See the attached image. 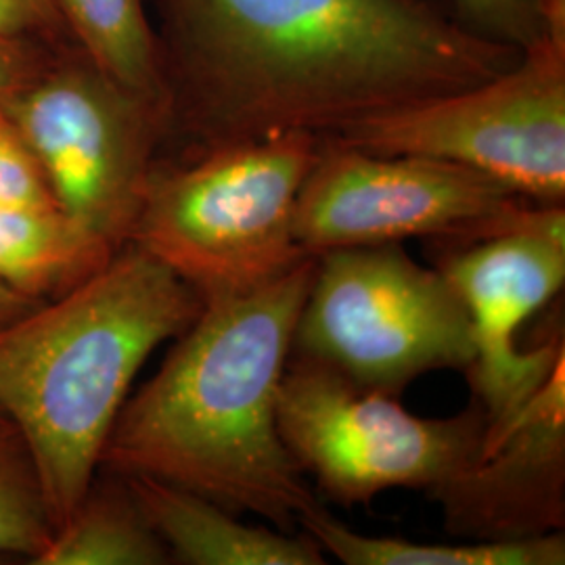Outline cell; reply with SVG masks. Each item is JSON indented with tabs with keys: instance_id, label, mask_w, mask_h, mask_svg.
I'll list each match as a JSON object with an SVG mask.
<instances>
[{
	"instance_id": "6da1fadb",
	"label": "cell",
	"mask_w": 565,
	"mask_h": 565,
	"mask_svg": "<svg viewBox=\"0 0 565 565\" xmlns=\"http://www.w3.org/2000/svg\"><path fill=\"white\" fill-rule=\"evenodd\" d=\"M166 135L189 158L478 86L522 51L422 0H160Z\"/></svg>"
},
{
	"instance_id": "7a4b0ae2",
	"label": "cell",
	"mask_w": 565,
	"mask_h": 565,
	"mask_svg": "<svg viewBox=\"0 0 565 565\" xmlns=\"http://www.w3.org/2000/svg\"><path fill=\"white\" fill-rule=\"evenodd\" d=\"M315 264L308 256L254 291L203 302L160 371L121 406L102 465L294 532L319 501L282 443L277 398Z\"/></svg>"
},
{
	"instance_id": "3957f363",
	"label": "cell",
	"mask_w": 565,
	"mask_h": 565,
	"mask_svg": "<svg viewBox=\"0 0 565 565\" xmlns=\"http://www.w3.org/2000/svg\"><path fill=\"white\" fill-rule=\"evenodd\" d=\"M202 308L189 282L128 243L81 285L0 327V411L30 450L55 530L90 490L142 364Z\"/></svg>"
},
{
	"instance_id": "277c9868",
	"label": "cell",
	"mask_w": 565,
	"mask_h": 565,
	"mask_svg": "<svg viewBox=\"0 0 565 565\" xmlns=\"http://www.w3.org/2000/svg\"><path fill=\"white\" fill-rule=\"evenodd\" d=\"M321 145L317 135L287 132L153 170L128 243L174 270L202 302L279 279L310 256L294 235V210Z\"/></svg>"
},
{
	"instance_id": "5b68a950",
	"label": "cell",
	"mask_w": 565,
	"mask_h": 565,
	"mask_svg": "<svg viewBox=\"0 0 565 565\" xmlns=\"http://www.w3.org/2000/svg\"><path fill=\"white\" fill-rule=\"evenodd\" d=\"M291 356L396 396L425 373L467 371L476 348L445 273L415 263L401 243H384L317 256Z\"/></svg>"
},
{
	"instance_id": "8992f818",
	"label": "cell",
	"mask_w": 565,
	"mask_h": 565,
	"mask_svg": "<svg viewBox=\"0 0 565 565\" xmlns=\"http://www.w3.org/2000/svg\"><path fill=\"white\" fill-rule=\"evenodd\" d=\"M53 202L116 252L132 233L166 135V105L114 81L84 53L39 67L0 99Z\"/></svg>"
},
{
	"instance_id": "52a82bcc",
	"label": "cell",
	"mask_w": 565,
	"mask_h": 565,
	"mask_svg": "<svg viewBox=\"0 0 565 565\" xmlns=\"http://www.w3.org/2000/svg\"><path fill=\"white\" fill-rule=\"evenodd\" d=\"M329 141L461 163L536 203L565 202V28L492 81L345 126Z\"/></svg>"
},
{
	"instance_id": "ba28073f",
	"label": "cell",
	"mask_w": 565,
	"mask_h": 565,
	"mask_svg": "<svg viewBox=\"0 0 565 565\" xmlns=\"http://www.w3.org/2000/svg\"><path fill=\"white\" fill-rule=\"evenodd\" d=\"M277 425L303 473L350 509L394 488L429 494L445 484L480 455L486 415L473 401L455 417H417L394 394L352 384L319 364L289 361Z\"/></svg>"
},
{
	"instance_id": "9c48e42d",
	"label": "cell",
	"mask_w": 565,
	"mask_h": 565,
	"mask_svg": "<svg viewBox=\"0 0 565 565\" xmlns=\"http://www.w3.org/2000/svg\"><path fill=\"white\" fill-rule=\"evenodd\" d=\"M532 203L461 163L323 139L296 200L294 235L310 256L413 237L484 242L511 228Z\"/></svg>"
},
{
	"instance_id": "30bf717a",
	"label": "cell",
	"mask_w": 565,
	"mask_h": 565,
	"mask_svg": "<svg viewBox=\"0 0 565 565\" xmlns=\"http://www.w3.org/2000/svg\"><path fill=\"white\" fill-rule=\"evenodd\" d=\"M438 268L471 321L476 356L465 373L484 411V448L565 356L564 335L536 350L515 345L522 324L564 289V203H532L511 228L467 243Z\"/></svg>"
},
{
	"instance_id": "8fae6325",
	"label": "cell",
	"mask_w": 565,
	"mask_h": 565,
	"mask_svg": "<svg viewBox=\"0 0 565 565\" xmlns=\"http://www.w3.org/2000/svg\"><path fill=\"white\" fill-rule=\"evenodd\" d=\"M450 536L520 541L565 527V356L482 452L429 492Z\"/></svg>"
},
{
	"instance_id": "7c38bea8",
	"label": "cell",
	"mask_w": 565,
	"mask_h": 565,
	"mask_svg": "<svg viewBox=\"0 0 565 565\" xmlns=\"http://www.w3.org/2000/svg\"><path fill=\"white\" fill-rule=\"evenodd\" d=\"M174 562L189 565H324L306 532L239 522V513L151 476H120Z\"/></svg>"
},
{
	"instance_id": "4fadbf2b",
	"label": "cell",
	"mask_w": 565,
	"mask_h": 565,
	"mask_svg": "<svg viewBox=\"0 0 565 565\" xmlns=\"http://www.w3.org/2000/svg\"><path fill=\"white\" fill-rule=\"evenodd\" d=\"M114 254L55 203H0V285L34 302L60 298Z\"/></svg>"
},
{
	"instance_id": "5bb4252c",
	"label": "cell",
	"mask_w": 565,
	"mask_h": 565,
	"mask_svg": "<svg viewBox=\"0 0 565 565\" xmlns=\"http://www.w3.org/2000/svg\"><path fill=\"white\" fill-rule=\"evenodd\" d=\"M302 527L321 551L348 565H564V530L520 541L415 543L398 536H369L338 522L315 505L300 518Z\"/></svg>"
},
{
	"instance_id": "9a60e30c",
	"label": "cell",
	"mask_w": 565,
	"mask_h": 565,
	"mask_svg": "<svg viewBox=\"0 0 565 565\" xmlns=\"http://www.w3.org/2000/svg\"><path fill=\"white\" fill-rule=\"evenodd\" d=\"M172 562L162 539L145 520L124 484L86 492L78 509L55 530L36 565H162Z\"/></svg>"
},
{
	"instance_id": "2e32d148",
	"label": "cell",
	"mask_w": 565,
	"mask_h": 565,
	"mask_svg": "<svg viewBox=\"0 0 565 565\" xmlns=\"http://www.w3.org/2000/svg\"><path fill=\"white\" fill-rule=\"evenodd\" d=\"M81 51L126 88L166 105L160 41L145 0H53Z\"/></svg>"
},
{
	"instance_id": "e0dca14e",
	"label": "cell",
	"mask_w": 565,
	"mask_h": 565,
	"mask_svg": "<svg viewBox=\"0 0 565 565\" xmlns=\"http://www.w3.org/2000/svg\"><path fill=\"white\" fill-rule=\"evenodd\" d=\"M53 534L55 527L30 450L13 425L0 422V553L34 562Z\"/></svg>"
},
{
	"instance_id": "ac0fdd59",
	"label": "cell",
	"mask_w": 565,
	"mask_h": 565,
	"mask_svg": "<svg viewBox=\"0 0 565 565\" xmlns=\"http://www.w3.org/2000/svg\"><path fill=\"white\" fill-rule=\"evenodd\" d=\"M461 21L488 39L524 51L546 34L551 0H450Z\"/></svg>"
},
{
	"instance_id": "d6986e66",
	"label": "cell",
	"mask_w": 565,
	"mask_h": 565,
	"mask_svg": "<svg viewBox=\"0 0 565 565\" xmlns=\"http://www.w3.org/2000/svg\"><path fill=\"white\" fill-rule=\"evenodd\" d=\"M0 203H55L41 166L0 103ZM57 205V203H55Z\"/></svg>"
},
{
	"instance_id": "ffe728a7",
	"label": "cell",
	"mask_w": 565,
	"mask_h": 565,
	"mask_svg": "<svg viewBox=\"0 0 565 565\" xmlns=\"http://www.w3.org/2000/svg\"><path fill=\"white\" fill-rule=\"evenodd\" d=\"M67 32L53 0H0V36L34 42Z\"/></svg>"
},
{
	"instance_id": "44dd1931",
	"label": "cell",
	"mask_w": 565,
	"mask_h": 565,
	"mask_svg": "<svg viewBox=\"0 0 565 565\" xmlns=\"http://www.w3.org/2000/svg\"><path fill=\"white\" fill-rule=\"evenodd\" d=\"M41 63L32 53V42L0 36V99L28 81Z\"/></svg>"
},
{
	"instance_id": "7402d4cb",
	"label": "cell",
	"mask_w": 565,
	"mask_h": 565,
	"mask_svg": "<svg viewBox=\"0 0 565 565\" xmlns=\"http://www.w3.org/2000/svg\"><path fill=\"white\" fill-rule=\"evenodd\" d=\"M36 303L42 302H34V300H30L25 296L15 294L13 289L0 285V327L20 319L21 315L32 310Z\"/></svg>"
},
{
	"instance_id": "603a6c76",
	"label": "cell",
	"mask_w": 565,
	"mask_h": 565,
	"mask_svg": "<svg viewBox=\"0 0 565 565\" xmlns=\"http://www.w3.org/2000/svg\"><path fill=\"white\" fill-rule=\"evenodd\" d=\"M0 422H7V419H4V415H2V411H0Z\"/></svg>"
}]
</instances>
